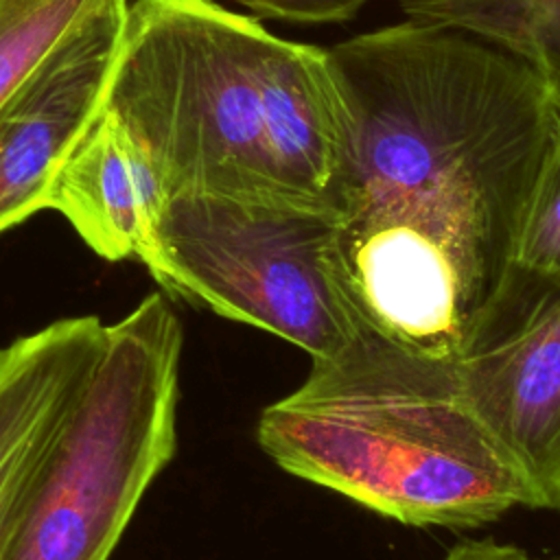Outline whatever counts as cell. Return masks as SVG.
Instances as JSON below:
<instances>
[{
  "instance_id": "6da1fadb",
  "label": "cell",
  "mask_w": 560,
  "mask_h": 560,
  "mask_svg": "<svg viewBox=\"0 0 560 560\" xmlns=\"http://www.w3.org/2000/svg\"><path fill=\"white\" fill-rule=\"evenodd\" d=\"M328 55L346 103L337 284L361 328L455 359L510 265L558 94L497 46L407 18Z\"/></svg>"
},
{
  "instance_id": "7a4b0ae2",
  "label": "cell",
  "mask_w": 560,
  "mask_h": 560,
  "mask_svg": "<svg viewBox=\"0 0 560 560\" xmlns=\"http://www.w3.org/2000/svg\"><path fill=\"white\" fill-rule=\"evenodd\" d=\"M105 105L173 195L328 203L346 103L328 48L217 0H133Z\"/></svg>"
},
{
  "instance_id": "3957f363",
  "label": "cell",
  "mask_w": 560,
  "mask_h": 560,
  "mask_svg": "<svg viewBox=\"0 0 560 560\" xmlns=\"http://www.w3.org/2000/svg\"><path fill=\"white\" fill-rule=\"evenodd\" d=\"M256 440L282 470L405 525L477 527L529 508L455 359L368 328L313 359L304 383L262 409Z\"/></svg>"
},
{
  "instance_id": "277c9868",
  "label": "cell",
  "mask_w": 560,
  "mask_h": 560,
  "mask_svg": "<svg viewBox=\"0 0 560 560\" xmlns=\"http://www.w3.org/2000/svg\"><path fill=\"white\" fill-rule=\"evenodd\" d=\"M182 346L162 291L105 324L101 357L42 459L2 560H109L177 451Z\"/></svg>"
},
{
  "instance_id": "5b68a950",
  "label": "cell",
  "mask_w": 560,
  "mask_h": 560,
  "mask_svg": "<svg viewBox=\"0 0 560 560\" xmlns=\"http://www.w3.org/2000/svg\"><path fill=\"white\" fill-rule=\"evenodd\" d=\"M335 243L337 214L322 201L173 195L142 265L171 295L319 359L361 330L335 278Z\"/></svg>"
},
{
  "instance_id": "8992f818",
  "label": "cell",
  "mask_w": 560,
  "mask_h": 560,
  "mask_svg": "<svg viewBox=\"0 0 560 560\" xmlns=\"http://www.w3.org/2000/svg\"><path fill=\"white\" fill-rule=\"evenodd\" d=\"M455 368L470 409L523 479L529 508L560 510V276L510 262Z\"/></svg>"
},
{
  "instance_id": "52a82bcc",
  "label": "cell",
  "mask_w": 560,
  "mask_h": 560,
  "mask_svg": "<svg viewBox=\"0 0 560 560\" xmlns=\"http://www.w3.org/2000/svg\"><path fill=\"white\" fill-rule=\"evenodd\" d=\"M127 7L81 24L0 105V234L46 210L55 175L103 109Z\"/></svg>"
},
{
  "instance_id": "ba28073f",
  "label": "cell",
  "mask_w": 560,
  "mask_h": 560,
  "mask_svg": "<svg viewBox=\"0 0 560 560\" xmlns=\"http://www.w3.org/2000/svg\"><path fill=\"white\" fill-rule=\"evenodd\" d=\"M103 341L101 317L77 315L0 348V560L42 459L79 400Z\"/></svg>"
},
{
  "instance_id": "9c48e42d",
  "label": "cell",
  "mask_w": 560,
  "mask_h": 560,
  "mask_svg": "<svg viewBox=\"0 0 560 560\" xmlns=\"http://www.w3.org/2000/svg\"><path fill=\"white\" fill-rule=\"evenodd\" d=\"M168 199L149 149L103 105L55 175L46 210H57L96 256L142 262Z\"/></svg>"
},
{
  "instance_id": "30bf717a",
  "label": "cell",
  "mask_w": 560,
  "mask_h": 560,
  "mask_svg": "<svg viewBox=\"0 0 560 560\" xmlns=\"http://www.w3.org/2000/svg\"><path fill=\"white\" fill-rule=\"evenodd\" d=\"M400 11L497 46L560 96V0H400Z\"/></svg>"
},
{
  "instance_id": "8fae6325",
  "label": "cell",
  "mask_w": 560,
  "mask_h": 560,
  "mask_svg": "<svg viewBox=\"0 0 560 560\" xmlns=\"http://www.w3.org/2000/svg\"><path fill=\"white\" fill-rule=\"evenodd\" d=\"M122 0H0V105L81 24Z\"/></svg>"
},
{
  "instance_id": "7c38bea8",
  "label": "cell",
  "mask_w": 560,
  "mask_h": 560,
  "mask_svg": "<svg viewBox=\"0 0 560 560\" xmlns=\"http://www.w3.org/2000/svg\"><path fill=\"white\" fill-rule=\"evenodd\" d=\"M512 265L560 276V129L542 155L512 241Z\"/></svg>"
},
{
  "instance_id": "4fadbf2b",
  "label": "cell",
  "mask_w": 560,
  "mask_h": 560,
  "mask_svg": "<svg viewBox=\"0 0 560 560\" xmlns=\"http://www.w3.org/2000/svg\"><path fill=\"white\" fill-rule=\"evenodd\" d=\"M252 15L291 24H339L352 20L370 0H234Z\"/></svg>"
},
{
  "instance_id": "5bb4252c",
  "label": "cell",
  "mask_w": 560,
  "mask_h": 560,
  "mask_svg": "<svg viewBox=\"0 0 560 560\" xmlns=\"http://www.w3.org/2000/svg\"><path fill=\"white\" fill-rule=\"evenodd\" d=\"M442 560H540V558H534L514 545L483 538V540L457 542L446 551Z\"/></svg>"
},
{
  "instance_id": "9a60e30c",
  "label": "cell",
  "mask_w": 560,
  "mask_h": 560,
  "mask_svg": "<svg viewBox=\"0 0 560 560\" xmlns=\"http://www.w3.org/2000/svg\"><path fill=\"white\" fill-rule=\"evenodd\" d=\"M558 103H560V96H558Z\"/></svg>"
}]
</instances>
